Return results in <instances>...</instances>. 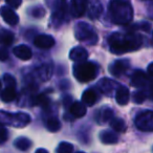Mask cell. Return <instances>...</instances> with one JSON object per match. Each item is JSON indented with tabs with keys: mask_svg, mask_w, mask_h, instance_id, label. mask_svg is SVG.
<instances>
[{
	"mask_svg": "<svg viewBox=\"0 0 153 153\" xmlns=\"http://www.w3.org/2000/svg\"><path fill=\"white\" fill-rule=\"evenodd\" d=\"M109 45L113 53L121 55L140 48L142 45V38L136 34H113L109 38Z\"/></svg>",
	"mask_w": 153,
	"mask_h": 153,
	"instance_id": "6da1fadb",
	"label": "cell"
},
{
	"mask_svg": "<svg viewBox=\"0 0 153 153\" xmlns=\"http://www.w3.org/2000/svg\"><path fill=\"white\" fill-rule=\"evenodd\" d=\"M109 14L113 23L120 25L129 23L133 18V10L127 0H111Z\"/></svg>",
	"mask_w": 153,
	"mask_h": 153,
	"instance_id": "7a4b0ae2",
	"label": "cell"
},
{
	"mask_svg": "<svg viewBox=\"0 0 153 153\" xmlns=\"http://www.w3.org/2000/svg\"><path fill=\"white\" fill-rule=\"evenodd\" d=\"M98 65L91 62H81V63L76 64L74 68V74L76 78V80L80 82H86L92 81L96 79L97 74H98Z\"/></svg>",
	"mask_w": 153,
	"mask_h": 153,
	"instance_id": "3957f363",
	"label": "cell"
},
{
	"mask_svg": "<svg viewBox=\"0 0 153 153\" xmlns=\"http://www.w3.org/2000/svg\"><path fill=\"white\" fill-rule=\"evenodd\" d=\"M76 37L80 41H88L90 44H94L98 40L94 30L90 27L89 24L80 22L76 24Z\"/></svg>",
	"mask_w": 153,
	"mask_h": 153,
	"instance_id": "277c9868",
	"label": "cell"
},
{
	"mask_svg": "<svg viewBox=\"0 0 153 153\" xmlns=\"http://www.w3.org/2000/svg\"><path fill=\"white\" fill-rule=\"evenodd\" d=\"M135 126L142 131H153V111L145 110L135 117Z\"/></svg>",
	"mask_w": 153,
	"mask_h": 153,
	"instance_id": "5b68a950",
	"label": "cell"
},
{
	"mask_svg": "<svg viewBox=\"0 0 153 153\" xmlns=\"http://www.w3.org/2000/svg\"><path fill=\"white\" fill-rule=\"evenodd\" d=\"M7 124H11L16 127H23L30 122V117L26 113H16V114H7Z\"/></svg>",
	"mask_w": 153,
	"mask_h": 153,
	"instance_id": "8992f818",
	"label": "cell"
},
{
	"mask_svg": "<svg viewBox=\"0 0 153 153\" xmlns=\"http://www.w3.org/2000/svg\"><path fill=\"white\" fill-rule=\"evenodd\" d=\"M34 44L38 48L48 49L55 45V39L49 35H38L35 37Z\"/></svg>",
	"mask_w": 153,
	"mask_h": 153,
	"instance_id": "52a82bcc",
	"label": "cell"
},
{
	"mask_svg": "<svg viewBox=\"0 0 153 153\" xmlns=\"http://www.w3.org/2000/svg\"><path fill=\"white\" fill-rule=\"evenodd\" d=\"M66 9H67L66 0H58L57 4H56V7H55V11H53V20L56 24L61 23L64 16H65Z\"/></svg>",
	"mask_w": 153,
	"mask_h": 153,
	"instance_id": "ba28073f",
	"label": "cell"
},
{
	"mask_svg": "<svg viewBox=\"0 0 153 153\" xmlns=\"http://www.w3.org/2000/svg\"><path fill=\"white\" fill-rule=\"evenodd\" d=\"M1 16H2L3 20L11 26H15L19 22V17H18V15L11 7H1Z\"/></svg>",
	"mask_w": 153,
	"mask_h": 153,
	"instance_id": "9c48e42d",
	"label": "cell"
},
{
	"mask_svg": "<svg viewBox=\"0 0 153 153\" xmlns=\"http://www.w3.org/2000/svg\"><path fill=\"white\" fill-rule=\"evenodd\" d=\"M129 67V63L126 60H117L114 63L111 64V66L109 67L111 74L115 76H120L126 71Z\"/></svg>",
	"mask_w": 153,
	"mask_h": 153,
	"instance_id": "30bf717a",
	"label": "cell"
},
{
	"mask_svg": "<svg viewBox=\"0 0 153 153\" xmlns=\"http://www.w3.org/2000/svg\"><path fill=\"white\" fill-rule=\"evenodd\" d=\"M88 0H71V13L76 17H80L87 9Z\"/></svg>",
	"mask_w": 153,
	"mask_h": 153,
	"instance_id": "8fae6325",
	"label": "cell"
},
{
	"mask_svg": "<svg viewBox=\"0 0 153 153\" xmlns=\"http://www.w3.org/2000/svg\"><path fill=\"white\" fill-rule=\"evenodd\" d=\"M69 58L72 60V61H76V62H85L88 58V53L86 51L85 48L81 46H76L74 48L71 49L69 53Z\"/></svg>",
	"mask_w": 153,
	"mask_h": 153,
	"instance_id": "7c38bea8",
	"label": "cell"
},
{
	"mask_svg": "<svg viewBox=\"0 0 153 153\" xmlns=\"http://www.w3.org/2000/svg\"><path fill=\"white\" fill-rule=\"evenodd\" d=\"M147 82H148V76L142 70H135L134 74H132L131 78V84L135 87H143L146 86Z\"/></svg>",
	"mask_w": 153,
	"mask_h": 153,
	"instance_id": "4fadbf2b",
	"label": "cell"
},
{
	"mask_svg": "<svg viewBox=\"0 0 153 153\" xmlns=\"http://www.w3.org/2000/svg\"><path fill=\"white\" fill-rule=\"evenodd\" d=\"M13 53L17 58H19V59H21V60H25V61L26 60H30V58L33 57L32 49L28 46L23 45V44L16 46L15 48L13 49Z\"/></svg>",
	"mask_w": 153,
	"mask_h": 153,
	"instance_id": "5bb4252c",
	"label": "cell"
},
{
	"mask_svg": "<svg viewBox=\"0 0 153 153\" xmlns=\"http://www.w3.org/2000/svg\"><path fill=\"white\" fill-rule=\"evenodd\" d=\"M130 99V92L129 89L125 86H120L117 89V92H115V100L119 103L120 105H126L128 102H129Z\"/></svg>",
	"mask_w": 153,
	"mask_h": 153,
	"instance_id": "9a60e30c",
	"label": "cell"
},
{
	"mask_svg": "<svg viewBox=\"0 0 153 153\" xmlns=\"http://www.w3.org/2000/svg\"><path fill=\"white\" fill-rule=\"evenodd\" d=\"M69 110L74 117H82L86 114V106L82 102H74L70 105Z\"/></svg>",
	"mask_w": 153,
	"mask_h": 153,
	"instance_id": "2e32d148",
	"label": "cell"
},
{
	"mask_svg": "<svg viewBox=\"0 0 153 153\" xmlns=\"http://www.w3.org/2000/svg\"><path fill=\"white\" fill-rule=\"evenodd\" d=\"M98 100V94L94 91V89L89 88V89H86L83 92V96H82V101L86 106H92L94 103Z\"/></svg>",
	"mask_w": 153,
	"mask_h": 153,
	"instance_id": "e0dca14e",
	"label": "cell"
},
{
	"mask_svg": "<svg viewBox=\"0 0 153 153\" xmlns=\"http://www.w3.org/2000/svg\"><path fill=\"white\" fill-rule=\"evenodd\" d=\"M16 89L15 87H11V86H7L1 92V100L3 102H12L16 99Z\"/></svg>",
	"mask_w": 153,
	"mask_h": 153,
	"instance_id": "ac0fdd59",
	"label": "cell"
},
{
	"mask_svg": "<svg viewBox=\"0 0 153 153\" xmlns=\"http://www.w3.org/2000/svg\"><path fill=\"white\" fill-rule=\"evenodd\" d=\"M97 119L98 122H102V123H106L108 121H111L113 119V111L110 108H106L104 110H100L97 113Z\"/></svg>",
	"mask_w": 153,
	"mask_h": 153,
	"instance_id": "d6986e66",
	"label": "cell"
},
{
	"mask_svg": "<svg viewBox=\"0 0 153 153\" xmlns=\"http://www.w3.org/2000/svg\"><path fill=\"white\" fill-rule=\"evenodd\" d=\"M100 138L104 144H115L119 140V137H117V134L110 131H103L100 134Z\"/></svg>",
	"mask_w": 153,
	"mask_h": 153,
	"instance_id": "ffe728a7",
	"label": "cell"
},
{
	"mask_svg": "<svg viewBox=\"0 0 153 153\" xmlns=\"http://www.w3.org/2000/svg\"><path fill=\"white\" fill-rule=\"evenodd\" d=\"M15 147L22 151L28 150L32 147V142L26 137H19L15 140Z\"/></svg>",
	"mask_w": 153,
	"mask_h": 153,
	"instance_id": "44dd1931",
	"label": "cell"
},
{
	"mask_svg": "<svg viewBox=\"0 0 153 153\" xmlns=\"http://www.w3.org/2000/svg\"><path fill=\"white\" fill-rule=\"evenodd\" d=\"M114 85H117V84L109 79H103L102 81L100 82V88L102 89V91L106 94H109L112 91Z\"/></svg>",
	"mask_w": 153,
	"mask_h": 153,
	"instance_id": "7402d4cb",
	"label": "cell"
},
{
	"mask_svg": "<svg viewBox=\"0 0 153 153\" xmlns=\"http://www.w3.org/2000/svg\"><path fill=\"white\" fill-rule=\"evenodd\" d=\"M110 125L112 127V129L117 132H124L126 130V125L125 122L122 119H112L110 121Z\"/></svg>",
	"mask_w": 153,
	"mask_h": 153,
	"instance_id": "603a6c76",
	"label": "cell"
},
{
	"mask_svg": "<svg viewBox=\"0 0 153 153\" xmlns=\"http://www.w3.org/2000/svg\"><path fill=\"white\" fill-rule=\"evenodd\" d=\"M14 41V34L10 30H1V42L5 46H10Z\"/></svg>",
	"mask_w": 153,
	"mask_h": 153,
	"instance_id": "cb8c5ba5",
	"label": "cell"
},
{
	"mask_svg": "<svg viewBox=\"0 0 153 153\" xmlns=\"http://www.w3.org/2000/svg\"><path fill=\"white\" fill-rule=\"evenodd\" d=\"M46 127L51 132H57L61 127V124H60L59 120L56 117H49L46 122Z\"/></svg>",
	"mask_w": 153,
	"mask_h": 153,
	"instance_id": "d4e9b609",
	"label": "cell"
},
{
	"mask_svg": "<svg viewBox=\"0 0 153 153\" xmlns=\"http://www.w3.org/2000/svg\"><path fill=\"white\" fill-rule=\"evenodd\" d=\"M74 152V146L70 143L62 142L57 149V153H72Z\"/></svg>",
	"mask_w": 153,
	"mask_h": 153,
	"instance_id": "484cf974",
	"label": "cell"
},
{
	"mask_svg": "<svg viewBox=\"0 0 153 153\" xmlns=\"http://www.w3.org/2000/svg\"><path fill=\"white\" fill-rule=\"evenodd\" d=\"M36 105H39V106H42V107H46L48 106L49 104V100L45 94H39L38 97L36 98Z\"/></svg>",
	"mask_w": 153,
	"mask_h": 153,
	"instance_id": "4316f807",
	"label": "cell"
},
{
	"mask_svg": "<svg viewBox=\"0 0 153 153\" xmlns=\"http://www.w3.org/2000/svg\"><path fill=\"white\" fill-rule=\"evenodd\" d=\"M38 72H39V76H40L42 80H47L51 76V72H49V68L48 66L44 65L43 67H41L40 69H38Z\"/></svg>",
	"mask_w": 153,
	"mask_h": 153,
	"instance_id": "83f0119b",
	"label": "cell"
},
{
	"mask_svg": "<svg viewBox=\"0 0 153 153\" xmlns=\"http://www.w3.org/2000/svg\"><path fill=\"white\" fill-rule=\"evenodd\" d=\"M133 99H134V101H135V103L142 104V103L147 99V94L145 91H137L134 94Z\"/></svg>",
	"mask_w": 153,
	"mask_h": 153,
	"instance_id": "f1b7e54d",
	"label": "cell"
},
{
	"mask_svg": "<svg viewBox=\"0 0 153 153\" xmlns=\"http://www.w3.org/2000/svg\"><path fill=\"white\" fill-rule=\"evenodd\" d=\"M32 15L36 18H41L45 15V10L43 9L42 7H35L33 9V12H32Z\"/></svg>",
	"mask_w": 153,
	"mask_h": 153,
	"instance_id": "f546056e",
	"label": "cell"
},
{
	"mask_svg": "<svg viewBox=\"0 0 153 153\" xmlns=\"http://www.w3.org/2000/svg\"><path fill=\"white\" fill-rule=\"evenodd\" d=\"M3 82H4L7 86L16 87V81L11 74H4V76H3Z\"/></svg>",
	"mask_w": 153,
	"mask_h": 153,
	"instance_id": "4dcf8cb0",
	"label": "cell"
},
{
	"mask_svg": "<svg viewBox=\"0 0 153 153\" xmlns=\"http://www.w3.org/2000/svg\"><path fill=\"white\" fill-rule=\"evenodd\" d=\"M5 1H7V4H9L11 7H13V9L19 7L22 3V0H5Z\"/></svg>",
	"mask_w": 153,
	"mask_h": 153,
	"instance_id": "1f68e13d",
	"label": "cell"
},
{
	"mask_svg": "<svg viewBox=\"0 0 153 153\" xmlns=\"http://www.w3.org/2000/svg\"><path fill=\"white\" fill-rule=\"evenodd\" d=\"M0 137H1L0 138V142L1 143H4L7 138V131L3 125L1 126V128H0Z\"/></svg>",
	"mask_w": 153,
	"mask_h": 153,
	"instance_id": "d6a6232c",
	"label": "cell"
},
{
	"mask_svg": "<svg viewBox=\"0 0 153 153\" xmlns=\"http://www.w3.org/2000/svg\"><path fill=\"white\" fill-rule=\"evenodd\" d=\"M7 57H9V55H7V51H5L4 48H2L1 49V60H2V61H5Z\"/></svg>",
	"mask_w": 153,
	"mask_h": 153,
	"instance_id": "836d02e7",
	"label": "cell"
},
{
	"mask_svg": "<svg viewBox=\"0 0 153 153\" xmlns=\"http://www.w3.org/2000/svg\"><path fill=\"white\" fill-rule=\"evenodd\" d=\"M148 74H150L151 76H153V62L148 66Z\"/></svg>",
	"mask_w": 153,
	"mask_h": 153,
	"instance_id": "e575fe53",
	"label": "cell"
},
{
	"mask_svg": "<svg viewBox=\"0 0 153 153\" xmlns=\"http://www.w3.org/2000/svg\"><path fill=\"white\" fill-rule=\"evenodd\" d=\"M36 153H48L45 149H38V150L36 151Z\"/></svg>",
	"mask_w": 153,
	"mask_h": 153,
	"instance_id": "d590c367",
	"label": "cell"
},
{
	"mask_svg": "<svg viewBox=\"0 0 153 153\" xmlns=\"http://www.w3.org/2000/svg\"><path fill=\"white\" fill-rule=\"evenodd\" d=\"M151 96H152V99H153V90H152V92H151Z\"/></svg>",
	"mask_w": 153,
	"mask_h": 153,
	"instance_id": "8d00e7d4",
	"label": "cell"
},
{
	"mask_svg": "<svg viewBox=\"0 0 153 153\" xmlns=\"http://www.w3.org/2000/svg\"><path fill=\"white\" fill-rule=\"evenodd\" d=\"M76 153H84V152H76Z\"/></svg>",
	"mask_w": 153,
	"mask_h": 153,
	"instance_id": "74e56055",
	"label": "cell"
},
{
	"mask_svg": "<svg viewBox=\"0 0 153 153\" xmlns=\"http://www.w3.org/2000/svg\"><path fill=\"white\" fill-rule=\"evenodd\" d=\"M152 35H153V33H152Z\"/></svg>",
	"mask_w": 153,
	"mask_h": 153,
	"instance_id": "f35d334b",
	"label": "cell"
}]
</instances>
